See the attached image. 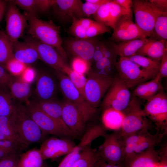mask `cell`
Returning <instances> with one entry per match:
<instances>
[{"instance_id": "7dc6e473", "label": "cell", "mask_w": 167, "mask_h": 167, "mask_svg": "<svg viewBox=\"0 0 167 167\" xmlns=\"http://www.w3.org/2000/svg\"><path fill=\"white\" fill-rule=\"evenodd\" d=\"M101 6L85 0V2L82 4V10L85 17H88L94 15Z\"/></svg>"}, {"instance_id": "d4e9b609", "label": "cell", "mask_w": 167, "mask_h": 167, "mask_svg": "<svg viewBox=\"0 0 167 167\" xmlns=\"http://www.w3.org/2000/svg\"><path fill=\"white\" fill-rule=\"evenodd\" d=\"M35 102L40 109L55 120L64 130L73 135L63 121L62 102L53 99L45 101H37Z\"/></svg>"}, {"instance_id": "ee69618b", "label": "cell", "mask_w": 167, "mask_h": 167, "mask_svg": "<svg viewBox=\"0 0 167 167\" xmlns=\"http://www.w3.org/2000/svg\"><path fill=\"white\" fill-rule=\"evenodd\" d=\"M27 66L26 65L18 61L13 57L6 63L5 68L12 74L21 75Z\"/></svg>"}, {"instance_id": "277c9868", "label": "cell", "mask_w": 167, "mask_h": 167, "mask_svg": "<svg viewBox=\"0 0 167 167\" xmlns=\"http://www.w3.org/2000/svg\"><path fill=\"white\" fill-rule=\"evenodd\" d=\"M164 135L157 132L152 135L148 132V129H144L122 138L125 162L148 150L155 148Z\"/></svg>"}, {"instance_id": "6f0895ef", "label": "cell", "mask_w": 167, "mask_h": 167, "mask_svg": "<svg viewBox=\"0 0 167 167\" xmlns=\"http://www.w3.org/2000/svg\"><path fill=\"white\" fill-rule=\"evenodd\" d=\"M8 1L0 0V23L6 11Z\"/></svg>"}, {"instance_id": "ba28073f", "label": "cell", "mask_w": 167, "mask_h": 167, "mask_svg": "<svg viewBox=\"0 0 167 167\" xmlns=\"http://www.w3.org/2000/svg\"><path fill=\"white\" fill-rule=\"evenodd\" d=\"M143 111L156 125L157 131L164 135L167 132V96L163 89L147 100Z\"/></svg>"}, {"instance_id": "f546056e", "label": "cell", "mask_w": 167, "mask_h": 167, "mask_svg": "<svg viewBox=\"0 0 167 167\" xmlns=\"http://www.w3.org/2000/svg\"><path fill=\"white\" fill-rule=\"evenodd\" d=\"M44 161L39 149L33 148L19 155L18 167H43Z\"/></svg>"}, {"instance_id": "836d02e7", "label": "cell", "mask_w": 167, "mask_h": 167, "mask_svg": "<svg viewBox=\"0 0 167 167\" xmlns=\"http://www.w3.org/2000/svg\"><path fill=\"white\" fill-rule=\"evenodd\" d=\"M149 38L167 41V12H163L157 17L152 33Z\"/></svg>"}, {"instance_id": "2e32d148", "label": "cell", "mask_w": 167, "mask_h": 167, "mask_svg": "<svg viewBox=\"0 0 167 167\" xmlns=\"http://www.w3.org/2000/svg\"><path fill=\"white\" fill-rule=\"evenodd\" d=\"M76 145L68 139L52 137L45 139L39 149L44 160L53 159L71 152Z\"/></svg>"}, {"instance_id": "7a4b0ae2", "label": "cell", "mask_w": 167, "mask_h": 167, "mask_svg": "<svg viewBox=\"0 0 167 167\" xmlns=\"http://www.w3.org/2000/svg\"><path fill=\"white\" fill-rule=\"evenodd\" d=\"M11 122L21 138L29 145L42 142L46 134L30 117L21 103L16 102L10 116Z\"/></svg>"}, {"instance_id": "6125c7cd", "label": "cell", "mask_w": 167, "mask_h": 167, "mask_svg": "<svg viewBox=\"0 0 167 167\" xmlns=\"http://www.w3.org/2000/svg\"><path fill=\"white\" fill-rule=\"evenodd\" d=\"M112 167H126L124 163L112 165Z\"/></svg>"}, {"instance_id": "8992f818", "label": "cell", "mask_w": 167, "mask_h": 167, "mask_svg": "<svg viewBox=\"0 0 167 167\" xmlns=\"http://www.w3.org/2000/svg\"><path fill=\"white\" fill-rule=\"evenodd\" d=\"M135 24L146 37L151 35L155 20L164 12L149 0H132Z\"/></svg>"}, {"instance_id": "d590c367", "label": "cell", "mask_w": 167, "mask_h": 167, "mask_svg": "<svg viewBox=\"0 0 167 167\" xmlns=\"http://www.w3.org/2000/svg\"><path fill=\"white\" fill-rule=\"evenodd\" d=\"M126 58L143 68L159 72L160 61L153 60L147 57L138 55Z\"/></svg>"}, {"instance_id": "ac0fdd59", "label": "cell", "mask_w": 167, "mask_h": 167, "mask_svg": "<svg viewBox=\"0 0 167 167\" xmlns=\"http://www.w3.org/2000/svg\"><path fill=\"white\" fill-rule=\"evenodd\" d=\"M99 39L95 37L79 39L69 37L65 41L66 50L74 57H78L92 61L96 45Z\"/></svg>"}, {"instance_id": "bcb514c9", "label": "cell", "mask_w": 167, "mask_h": 167, "mask_svg": "<svg viewBox=\"0 0 167 167\" xmlns=\"http://www.w3.org/2000/svg\"><path fill=\"white\" fill-rule=\"evenodd\" d=\"M20 154L11 153L0 161V167H18Z\"/></svg>"}, {"instance_id": "9a60e30c", "label": "cell", "mask_w": 167, "mask_h": 167, "mask_svg": "<svg viewBox=\"0 0 167 167\" xmlns=\"http://www.w3.org/2000/svg\"><path fill=\"white\" fill-rule=\"evenodd\" d=\"M80 0H54L51 8L56 17L61 23L72 22L74 18H85Z\"/></svg>"}, {"instance_id": "4fadbf2b", "label": "cell", "mask_w": 167, "mask_h": 167, "mask_svg": "<svg viewBox=\"0 0 167 167\" xmlns=\"http://www.w3.org/2000/svg\"><path fill=\"white\" fill-rule=\"evenodd\" d=\"M113 30L110 40L114 42L147 38L133 22L132 13L120 17Z\"/></svg>"}, {"instance_id": "816d5d0a", "label": "cell", "mask_w": 167, "mask_h": 167, "mask_svg": "<svg viewBox=\"0 0 167 167\" xmlns=\"http://www.w3.org/2000/svg\"><path fill=\"white\" fill-rule=\"evenodd\" d=\"M158 73L161 78L167 76V51L165 53L161 61Z\"/></svg>"}, {"instance_id": "1f68e13d", "label": "cell", "mask_w": 167, "mask_h": 167, "mask_svg": "<svg viewBox=\"0 0 167 167\" xmlns=\"http://www.w3.org/2000/svg\"><path fill=\"white\" fill-rule=\"evenodd\" d=\"M13 45L14 42L6 33L0 31V65L4 67L13 57Z\"/></svg>"}, {"instance_id": "f907efd6", "label": "cell", "mask_w": 167, "mask_h": 167, "mask_svg": "<svg viewBox=\"0 0 167 167\" xmlns=\"http://www.w3.org/2000/svg\"><path fill=\"white\" fill-rule=\"evenodd\" d=\"M12 77L5 67L0 65V87H7Z\"/></svg>"}, {"instance_id": "d6986e66", "label": "cell", "mask_w": 167, "mask_h": 167, "mask_svg": "<svg viewBox=\"0 0 167 167\" xmlns=\"http://www.w3.org/2000/svg\"><path fill=\"white\" fill-rule=\"evenodd\" d=\"M36 49L39 59L54 69L62 72L67 64L66 59L54 47L33 39L29 40Z\"/></svg>"}, {"instance_id": "680465c9", "label": "cell", "mask_w": 167, "mask_h": 167, "mask_svg": "<svg viewBox=\"0 0 167 167\" xmlns=\"http://www.w3.org/2000/svg\"><path fill=\"white\" fill-rule=\"evenodd\" d=\"M11 153L0 147V161Z\"/></svg>"}, {"instance_id": "4316f807", "label": "cell", "mask_w": 167, "mask_h": 167, "mask_svg": "<svg viewBox=\"0 0 167 167\" xmlns=\"http://www.w3.org/2000/svg\"><path fill=\"white\" fill-rule=\"evenodd\" d=\"M149 38L138 39L116 43L110 41V44L117 55L128 57L135 54L149 40Z\"/></svg>"}, {"instance_id": "74e56055", "label": "cell", "mask_w": 167, "mask_h": 167, "mask_svg": "<svg viewBox=\"0 0 167 167\" xmlns=\"http://www.w3.org/2000/svg\"><path fill=\"white\" fill-rule=\"evenodd\" d=\"M106 135L104 128L100 126H96L85 133L80 143L84 146L90 145L95 139L100 136H104Z\"/></svg>"}, {"instance_id": "8fae6325", "label": "cell", "mask_w": 167, "mask_h": 167, "mask_svg": "<svg viewBox=\"0 0 167 167\" xmlns=\"http://www.w3.org/2000/svg\"><path fill=\"white\" fill-rule=\"evenodd\" d=\"M104 137V141L98 151L101 160L112 165L124 163L123 141L118 131L106 134Z\"/></svg>"}, {"instance_id": "ffe728a7", "label": "cell", "mask_w": 167, "mask_h": 167, "mask_svg": "<svg viewBox=\"0 0 167 167\" xmlns=\"http://www.w3.org/2000/svg\"><path fill=\"white\" fill-rule=\"evenodd\" d=\"M167 151V147H162L159 152L151 148L126 161V167H157Z\"/></svg>"}, {"instance_id": "f35d334b", "label": "cell", "mask_w": 167, "mask_h": 167, "mask_svg": "<svg viewBox=\"0 0 167 167\" xmlns=\"http://www.w3.org/2000/svg\"><path fill=\"white\" fill-rule=\"evenodd\" d=\"M71 67L76 72L85 75L90 71V62L79 57H74Z\"/></svg>"}, {"instance_id": "603a6c76", "label": "cell", "mask_w": 167, "mask_h": 167, "mask_svg": "<svg viewBox=\"0 0 167 167\" xmlns=\"http://www.w3.org/2000/svg\"><path fill=\"white\" fill-rule=\"evenodd\" d=\"M31 83L24 79L21 76L12 77L7 87L15 100L18 102H26L32 93Z\"/></svg>"}, {"instance_id": "5bb4252c", "label": "cell", "mask_w": 167, "mask_h": 167, "mask_svg": "<svg viewBox=\"0 0 167 167\" xmlns=\"http://www.w3.org/2000/svg\"><path fill=\"white\" fill-rule=\"evenodd\" d=\"M6 14V33L13 42L18 41L26 27L27 18L12 0L8 1Z\"/></svg>"}, {"instance_id": "be15d7a7", "label": "cell", "mask_w": 167, "mask_h": 167, "mask_svg": "<svg viewBox=\"0 0 167 167\" xmlns=\"http://www.w3.org/2000/svg\"><path fill=\"white\" fill-rule=\"evenodd\" d=\"M7 139L5 135L0 131V140Z\"/></svg>"}, {"instance_id": "7402d4cb", "label": "cell", "mask_w": 167, "mask_h": 167, "mask_svg": "<svg viewBox=\"0 0 167 167\" xmlns=\"http://www.w3.org/2000/svg\"><path fill=\"white\" fill-rule=\"evenodd\" d=\"M13 57L26 65L33 63L39 59L36 49L29 40L14 42Z\"/></svg>"}, {"instance_id": "db71d44e", "label": "cell", "mask_w": 167, "mask_h": 167, "mask_svg": "<svg viewBox=\"0 0 167 167\" xmlns=\"http://www.w3.org/2000/svg\"><path fill=\"white\" fill-rule=\"evenodd\" d=\"M34 71L33 69L28 67L26 68L21 75V77L25 80L30 82L33 79Z\"/></svg>"}, {"instance_id": "91938a15", "label": "cell", "mask_w": 167, "mask_h": 167, "mask_svg": "<svg viewBox=\"0 0 167 167\" xmlns=\"http://www.w3.org/2000/svg\"><path fill=\"white\" fill-rule=\"evenodd\" d=\"M157 167H167V156L161 159Z\"/></svg>"}, {"instance_id": "b9f144b4", "label": "cell", "mask_w": 167, "mask_h": 167, "mask_svg": "<svg viewBox=\"0 0 167 167\" xmlns=\"http://www.w3.org/2000/svg\"><path fill=\"white\" fill-rule=\"evenodd\" d=\"M110 30L108 27L95 21L87 29L86 38H91L105 33H109Z\"/></svg>"}, {"instance_id": "30bf717a", "label": "cell", "mask_w": 167, "mask_h": 167, "mask_svg": "<svg viewBox=\"0 0 167 167\" xmlns=\"http://www.w3.org/2000/svg\"><path fill=\"white\" fill-rule=\"evenodd\" d=\"M24 106L30 117L45 134L66 138L74 137L43 112L35 102L28 101Z\"/></svg>"}, {"instance_id": "44dd1931", "label": "cell", "mask_w": 167, "mask_h": 167, "mask_svg": "<svg viewBox=\"0 0 167 167\" xmlns=\"http://www.w3.org/2000/svg\"><path fill=\"white\" fill-rule=\"evenodd\" d=\"M56 90L55 81L50 75L44 71L38 74L35 94L38 101H45L54 99Z\"/></svg>"}, {"instance_id": "83f0119b", "label": "cell", "mask_w": 167, "mask_h": 167, "mask_svg": "<svg viewBox=\"0 0 167 167\" xmlns=\"http://www.w3.org/2000/svg\"><path fill=\"white\" fill-rule=\"evenodd\" d=\"M124 118V115L122 112L109 107L105 109L101 120L105 128L118 131L122 127Z\"/></svg>"}, {"instance_id": "cb8c5ba5", "label": "cell", "mask_w": 167, "mask_h": 167, "mask_svg": "<svg viewBox=\"0 0 167 167\" xmlns=\"http://www.w3.org/2000/svg\"><path fill=\"white\" fill-rule=\"evenodd\" d=\"M161 79L158 73L153 79L139 84L133 90V96L147 101L153 97L163 89Z\"/></svg>"}, {"instance_id": "4dcf8cb0", "label": "cell", "mask_w": 167, "mask_h": 167, "mask_svg": "<svg viewBox=\"0 0 167 167\" xmlns=\"http://www.w3.org/2000/svg\"><path fill=\"white\" fill-rule=\"evenodd\" d=\"M101 159L98 151L88 145L82 149L80 158L72 167H93Z\"/></svg>"}, {"instance_id": "5b68a950", "label": "cell", "mask_w": 167, "mask_h": 167, "mask_svg": "<svg viewBox=\"0 0 167 167\" xmlns=\"http://www.w3.org/2000/svg\"><path fill=\"white\" fill-rule=\"evenodd\" d=\"M115 68L129 88L154 78L158 72L143 68L126 57H120Z\"/></svg>"}, {"instance_id": "7bdbcfd3", "label": "cell", "mask_w": 167, "mask_h": 167, "mask_svg": "<svg viewBox=\"0 0 167 167\" xmlns=\"http://www.w3.org/2000/svg\"><path fill=\"white\" fill-rule=\"evenodd\" d=\"M71 23L69 31L74 37L79 39L86 38V32L87 28L79 23L78 18H74Z\"/></svg>"}, {"instance_id": "03108f58", "label": "cell", "mask_w": 167, "mask_h": 167, "mask_svg": "<svg viewBox=\"0 0 167 167\" xmlns=\"http://www.w3.org/2000/svg\"><path fill=\"white\" fill-rule=\"evenodd\" d=\"M43 167H46L45 166H44Z\"/></svg>"}, {"instance_id": "7c38bea8", "label": "cell", "mask_w": 167, "mask_h": 167, "mask_svg": "<svg viewBox=\"0 0 167 167\" xmlns=\"http://www.w3.org/2000/svg\"><path fill=\"white\" fill-rule=\"evenodd\" d=\"M129 88L119 77L113 81L103 103L105 109L112 108L122 112L127 106L131 99Z\"/></svg>"}, {"instance_id": "60d3db41", "label": "cell", "mask_w": 167, "mask_h": 167, "mask_svg": "<svg viewBox=\"0 0 167 167\" xmlns=\"http://www.w3.org/2000/svg\"><path fill=\"white\" fill-rule=\"evenodd\" d=\"M108 3L101 6L93 16L96 21L108 27L109 12Z\"/></svg>"}, {"instance_id": "ab89813d", "label": "cell", "mask_w": 167, "mask_h": 167, "mask_svg": "<svg viewBox=\"0 0 167 167\" xmlns=\"http://www.w3.org/2000/svg\"><path fill=\"white\" fill-rule=\"evenodd\" d=\"M16 5L25 11L26 14L36 16L38 13L36 6V0H12Z\"/></svg>"}, {"instance_id": "6da1fadb", "label": "cell", "mask_w": 167, "mask_h": 167, "mask_svg": "<svg viewBox=\"0 0 167 167\" xmlns=\"http://www.w3.org/2000/svg\"><path fill=\"white\" fill-rule=\"evenodd\" d=\"M24 15L29 22L28 32L32 38L54 47L66 59L67 54L62 45L59 27L51 20H43L36 16Z\"/></svg>"}, {"instance_id": "94428289", "label": "cell", "mask_w": 167, "mask_h": 167, "mask_svg": "<svg viewBox=\"0 0 167 167\" xmlns=\"http://www.w3.org/2000/svg\"><path fill=\"white\" fill-rule=\"evenodd\" d=\"M100 167H112V165L108 164L101 160Z\"/></svg>"}, {"instance_id": "3957f363", "label": "cell", "mask_w": 167, "mask_h": 167, "mask_svg": "<svg viewBox=\"0 0 167 167\" xmlns=\"http://www.w3.org/2000/svg\"><path fill=\"white\" fill-rule=\"evenodd\" d=\"M124 118L122 127L118 131L123 138L144 129H148L149 122L139 98L133 96L127 107L122 111Z\"/></svg>"}, {"instance_id": "e0dca14e", "label": "cell", "mask_w": 167, "mask_h": 167, "mask_svg": "<svg viewBox=\"0 0 167 167\" xmlns=\"http://www.w3.org/2000/svg\"><path fill=\"white\" fill-rule=\"evenodd\" d=\"M62 104L63 121L75 137L84 135L86 130V123L80 110L74 104L65 99Z\"/></svg>"}, {"instance_id": "d6a6232c", "label": "cell", "mask_w": 167, "mask_h": 167, "mask_svg": "<svg viewBox=\"0 0 167 167\" xmlns=\"http://www.w3.org/2000/svg\"><path fill=\"white\" fill-rule=\"evenodd\" d=\"M16 103L7 87H0V116H10Z\"/></svg>"}, {"instance_id": "484cf974", "label": "cell", "mask_w": 167, "mask_h": 167, "mask_svg": "<svg viewBox=\"0 0 167 167\" xmlns=\"http://www.w3.org/2000/svg\"><path fill=\"white\" fill-rule=\"evenodd\" d=\"M166 44L167 41L149 38L148 41L135 55L144 56L161 61L165 53L167 51Z\"/></svg>"}, {"instance_id": "681fc988", "label": "cell", "mask_w": 167, "mask_h": 167, "mask_svg": "<svg viewBox=\"0 0 167 167\" xmlns=\"http://www.w3.org/2000/svg\"><path fill=\"white\" fill-rule=\"evenodd\" d=\"M104 45V41L99 40L96 43L92 61L94 63L99 61L103 58Z\"/></svg>"}, {"instance_id": "9f6ffc18", "label": "cell", "mask_w": 167, "mask_h": 167, "mask_svg": "<svg viewBox=\"0 0 167 167\" xmlns=\"http://www.w3.org/2000/svg\"><path fill=\"white\" fill-rule=\"evenodd\" d=\"M149 1L163 11L167 12V0H150Z\"/></svg>"}, {"instance_id": "8d00e7d4", "label": "cell", "mask_w": 167, "mask_h": 167, "mask_svg": "<svg viewBox=\"0 0 167 167\" xmlns=\"http://www.w3.org/2000/svg\"><path fill=\"white\" fill-rule=\"evenodd\" d=\"M109 12V26L113 30L118 19L122 16L132 13V10H126L113 0H110L108 3Z\"/></svg>"}, {"instance_id": "11a10c76", "label": "cell", "mask_w": 167, "mask_h": 167, "mask_svg": "<svg viewBox=\"0 0 167 167\" xmlns=\"http://www.w3.org/2000/svg\"><path fill=\"white\" fill-rule=\"evenodd\" d=\"M113 1L122 8L131 11L132 7V0H113Z\"/></svg>"}, {"instance_id": "f6af8a7d", "label": "cell", "mask_w": 167, "mask_h": 167, "mask_svg": "<svg viewBox=\"0 0 167 167\" xmlns=\"http://www.w3.org/2000/svg\"><path fill=\"white\" fill-rule=\"evenodd\" d=\"M0 147L11 153L21 154L25 149L19 144L8 139L0 140Z\"/></svg>"}, {"instance_id": "c3c4849f", "label": "cell", "mask_w": 167, "mask_h": 167, "mask_svg": "<svg viewBox=\"0 0 167 167\" xmlns=\"http://www.w3.org/2000/svg\"><path fill=\"white\" fill-rule=\"evenodd\" d=\"M54 0H36L37 12L45 13L51 8Z\"/></svg>"}, {"instance_id": "f1b7e54d", "label": "cell", "mask_w": 167, "mask_h": 167, "mask_svg": "<svg viewBox=\"0 0 167 167\" xmlns=\"http://www.w3.org/2000/svg\"><path fill=\"white\" fill-rule=\"evenodd\" d=\"M0 131L6 138L22 146L25 149L29 145L20 137L11 121L10 117L0 116Z\"/></svg>"}, {"instance_id": "f5cc1de1", "label": "cell", "mask_w": 167, "mask_h": 167, "mask_svg": "<svg viewBox=\"0 0 167 167\" xmlns=\"http://www.w3.org/2000/svg\"><path fill=\"white\" fill-rule=\"evenodd\" d=\"M83 148L79 144L76 145L74 149L70 153L67 154L61 161L58 167H65L68 161L75 152L82 150Z\"/></svg>"}, {"instance_id": "9c48e42d", "label": "cell", "mask_w": 167, "mask_h": 167, "mask_svg": "<svg viewBox=\"0 0 167 167\" xmlns=\"http://www.w3.org/2000/svg\"><path fill=\"white\" fill-rule=\"evenodd\" d=\"M56 74L60 88L65 99L80 110L86 122L96 113V109L92 107L86 101L65 74L56 71Z\"/></svg>"}, {"instance_id": "52a82bcc", "label": "cell", "mask_w": 167, "mask_h": 167, "mask_svg": "<svg viewBox=\"0 0 167 167\" xmlns=\"http://www.w3.org/2000/svg\"><path fill=\"white\" fill-rule=\"evenodd\" d=\"M87 81L84 90V97L93 107L96 109L114 78L99 74L90 71L86 74Z\"/></svg>"}, {"instance_id": "e575fe53", "label": "cell", "mask_w": 167, "mask_h": 167, "mask_svg": "<svg viewBox=\"0 0 167 167\" xmlns=\"http://www.w3.org/2000/svg\"><path fill=\"white\" fill-rule=\"evenodd\" d=\"M62 72L68 76L84 97V90L87 81V78L85 75L74 71L67 64L64 67Z\"/></svg>"}, {"instance_id": "e7e4bbea", "label": "cell", "mask_w": 167, "mask_h": 167, "mask_svg": "<svg viewBox=\"0 0 167 167\" xmlns=\"http://www.w3.org/2000/svg\"><path fill=\"white\" fill-rule=\"evenodd\" d=\"M101 161V159L97 163H96L94 166L93 167H100V165Z\"/></svg>"}]
</instances>
